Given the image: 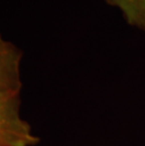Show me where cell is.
Here are the masks:
<instances>
[{
    "mask_svg": "<svg viewBox=\"0 0 145 146\" xmlns=\"http://www.w3.org/2000/svg\"><path fill=\"white\" fill-rule=\"evenodd\" d=\"M19 94L0 90V146H33L39 142L20 115Z\"/></svg>",
    "mask_w": 145,
    "mask_h": 146,
    "instance_id": "obj_1",
    "label": "cell"
},
{
    "mask_svg": "<svg viewBox=\"0 0 145 146\" xmlns=\"http://www.w3.org/2000/svg\"><path fill=\"white\" fill-rule=\"evenodd\" d=\"M119 9L123 18L130 25L145 32V0H105Z\"/></svg>",
    "mask_w": 145,
    "mask_h": 146,
    "instance_id": "obj_3",
    "label": "cell"
},
{
    "mask_svg": "<svg viewBox=\"0 0 145 146\" xmlns=\"http://www.w3.org/2000/svg\"><path fill=\"white\" fill-rule=\"evenodd\" d=\"M22 51L0 34V90L20 92L22 80L20 64Z\"/></svg>",
    "mask_w": 145,
    "mask_h": 146,
    "instance_id": "obj_2",
    "label": "cell"
}]
</instances>
